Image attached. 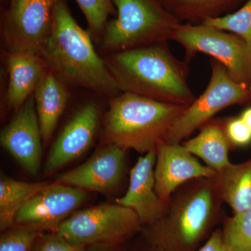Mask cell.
Masks as SVG:
<instances>
[{
    "mask_svg": "<svg viewBox=\"0 0 251 251\" xmlns=\"http://www.w3.org/2000/svg\"><path fill=\"white\" fill-rule=\"evenodd\" d=\"M103 59L121 93L181 105L196 99L188 85V63L176 58L168 43L113 52Z\"/></svg>",
    "mask_w": 251,
    "mask_h": 251,
    "instance_id": "1",
    "label": "cell"
},
{
    "mask_svg": "<svg viewBox=\"0 0 251 251\" xmlns=\"http://www.w3.org/2000/svg\"><path fill=\"white\" fill-rule=\"evenodd\" d=\"M40 54L49 70L67 85L112 97L120 93L90 33L77 24L64 0L56 2L50 33Z\"/></svg>",
    "mask_w": 251,
    "mask_h": 251,
    "instance_id": "2",
    "label": "cell"
},
{
    "mask_svg": "<svg viewBox=\"0 0 251 251\" xmlns=\"http://www.w3.org/2000/svg\"><path fill=\"white\" fill-rule=\"evenodd\" d=\"M188 106L130 93L112 97L104 122L103 145L111 144L142 154L156 150Z\"/></svg>",
    "mask_w": 251,
    "mask_h": 251,
    "instance_id": "3",
    "label": "cell"
},
{
    "mask_svg": "<svg viewBox=\"0 0 251 251\" xmlns=\"http://www.w3.org/2000/svg\"><path fill=\"white\" fill-rule=\"evenodd\" d=\"M221 202L213 178L195 179L171 198L163 215L147 226L145 234L162 251H192L210 228Z\"/></svg>",
    "mask_w": 251,
    "mask_h": 251,
    "instance_id": "4",
    "label": "cell"
},
{
    "mask_svg": "<svg viewBox=\"0 0 251 251\" xmlns=\"http://www.w3.org/2000/svg\"><path fill=\"white\" fill-rule=\"evenodd\" d=\"M117 16L101 38L107 53L168 43L181 23L157 0H113Z\"/></svg>",
    "mask_w": 251,
    "mask_h": 251,
    "instance_id": "5",
    "label": "cell"
},
{
    "mask_svg": "<svg viewBox=\"0 0 251 251\" xmlns=\"http://www.w3.org/2000/svg\"><path fill=\"white\" fill-rule=\"evenodd\" d=\"M138 215L121 204L92 206L74 213L59 226L57 233L84 247H115L141 228Z\"/></svg>",
    "mask_w": 251,
    "mask_h": 251,
    "instance_id": "6",
    "label": "cell"
},
{
    "mask_svg": "<svg viewBox=\"0 0 251 251\" xmlns=\"http://www.w3.org/2000/svg\"><path fill=\"white\" fill-rule=\"evenodd\" d=\"M172 40L183 46L186 62L198 52L208 54L221 63L236 82L251 89V54L237 34L204 24H181Z\"/></svg>",
    "mask_w": 251,
    "mask_h": 251,
    "instance_id": "7",
    "label": "cell"
},
{
    "mask_svg": "<svg viewBox=\"0 0 251 251\" xmlns=\"http://www.w3.org/2000/svg\"><path fill=\"white\" fill-rule=\"evenodd\" d=\"M209 84L201 97L185 109L167 137L166 143L179 144L201 128L224 109L251 101V89L237 83L227 69L214 59L210 60Z\"/></svg>",
    "mask_w": 251,
    "mask_h": 251,
    "instance_id": "8",
    "label": "cell"
},
{
    "mask_svg": "<svg viewBox=\"0 0 251 251\" xmlns=\"http://www.w3.org/2000/svg\"><path fill=\"white\" fill-rule=\"evenodd\" d=\"M57 0H11L3 38L9 51L40 53L52 28Z\"/></svg>",
    "mask_w": 251,
    "mask_h": 251,
    "instance_id": "9",
    "label": "cell"
},
{
    "mask_svg": "<svg viewBox=\"0 0 251 251\" xmlns=\"http://www.w3.org/2000/svg\"><path fill=\"white\" fill-rule=\"evenodd\" d=\"M87 197L85 190L55 181L19 209L14 226H26L42 232H57L61 224Z\"/></svg>",
    "mask_w": 251,
    "mask_h": 251,
    "instance_id": "10",
    "label": "cell"
},
{
    "mask_svg": "<svg viewBox=\"0 0 251 251\" xmlns=\"http://www.w3.org/2000/svg\"><path fill=\"white\" fill-rule=\"evenodd\" d=\"M0 142L25 171L31 176L37 175L43 139L33 94L1 130Z\"/></svg>",
    "mask_w": 251,
    "mask_h": 251,
    "instance_id": "11",
    "label": "cell"
},
{
    "mask_svg": "<svg viewBox=\"0 0 251 251\" xmlns=\"http://www.w3.org/2000/svg\"><path fill=\"white\" fill-rule=\"evenodd\" d=\"M216 172L203 166L182 143L162 141L156 148L155 186L162 201L169 202L172 195L181 185L201 178H213Z\"/></svg>",
    "mask_w": 251,
    "mask_h": 251,
    "instance_id": "12",
    "label": "cell"
},
{
    "mask_svg": "<svg viewBox=\"0 0 251 251\" xmlns=\"http://www.w3.org/2000/svg\"><path fill=\"white\" fill-rule=\"evenodd\" d=\"M126 150L105 144L85 163L62 173L56 182L97 192L115 190L123 179Z\"/></svg>",
    "mask_w": 251,
    "mask_h": 251,
    "instance_id": "13",
    "label": "cell"
},
{
    "mask_svg": "<svg viewBox=\"0 0 251 251\" xmlns=\"http://www.w3.org/2000/svg\"><path fill=\"white\" fill-rule=\"evenodd\" d=\"M99 120L100 111L92 102L77 110L50 151L44 167L46 175L53 174L86 152L93 142Z\"/></svg>",
    "mask_w": 251,
    "mask_h": 251,
    "instance_id": "14",
    "label": "cell"
},
{
    "mask_svg": "<svg viewBox=\"0 0 251 251\" xmlns=\"http://www.w3.org/2000/svg\"><path fill=\"white\" fill-rule=\"evenodd\" d=\"M156 161V150L140 156L130 171L126 193L117 200V204L134 211L142 225L146 226L161 219L168 204L162 201L156 193L154 179Z\"/></svg>",
    "mask_w": 251,
    "mask_h": 251,
    "instance_id": "15",
    "label": "cell"
},
{
    "mask_svg": "<svg viewBox=\"0 0 251 251\" xmlns=\"http://www.w3.org/2000/svg\"><path fill=\"white\" fill-rule=\"evenodd\" d=\"M6 67L9 74L6 103L9 108L18 110L34 94L49 68L40 53L30 51H9Z\"/></svg>",
    "mask_w": 251,
    "mask_h": 251,
    "instance_id": "16",
    "label": "cell"
},
{
    "mask_svg": "<svg viewBox=\"0 0 251 251\" xmlns=\"http://www.w3.org/2000/svg\"><path fill=\"white\" fill-rule=\"evenodd\" d=\"M69 94L67 84L49 69L36 87L33 95L43 143H49L52 138L67 107Z\"/></svg>",
    "mask_w": 251,
    "mask_h": 251,
    "instance_id": "17",
    "label": "cell"
},
{
    "mask_svg": "<svg viewBox=\"0 0 251 251\" xmlns=\"http://www.w3.org/2000/svg\"><path fill=\"white\" fill-rule=\"evenodd\" d=\"M182 144L193 156L199 157L216 173L232 163L229 159L230 143L225 131L224 122L210 120L201 127L196 136Z\"/></svg>",
    "mask_w": 251,
    "mask_h": 251,
    "instance_id": "18",
    "label": "cell"
},
{
    "mask_svg": "<svg viewBox=\"0 0 251 251\" xmlns=\"http://www.w3.org/2000/svg\"><path fill=\"white\" fill-rule=\"evenodd\" d=\"M218 194L234 214L251 209V158L239 164L231 163L213 177Z\"/></svg>",
    "mask_w": 251,
    "mask_h": 251,
    "instance_id": "19",
    "label": "cell"
},
{
    "mask_svg": "<svg viewBox=\"0 0 251 251\" xmlns=\"http://www.w3.org/2000/svg\"><path fill=\"white\" fill-rule=\"evenodd\" d=\"M47 182H25L1 176L0 179V229L14 226L19 209L31 198L47 187Z\"/></svg>",
    "mask_w": 251,
    "mask_h": 251,
    "instance_id": "20",
    "label": "cell"
},
{
    "mask_svg": "<svg viewBox=\"0 0 251 251\" xmlns=\"http://www.w3.org/2000/svg\"><path fill=\"white\" fill-rule=\"evenodd\" d=\"M234 0H168L175 16L188 21L201 20V24L209 18L219 17V13Z\"/></svg>",
    "mask_w": 251,
    "mask_h": 251,
    "instance_id": "21",
    "label": "cell"
},
{
    "mask_svg": "<svg viewBox=\"0 0 251 251\" xmlns=\"http://www.w3.org/2000/svg\"><path fill=\"white\" fill-rule=\"evenodd\" d=\"M202 24L237 34L245 41L251 54V0L236 12L207 18Z\"/></svg>",
    "mask_w": 251,
    "mask_h": 251,
    "instance_id": "22",
    "label": "cell"
},
{
    "mask_svg": "<svg viewBox=\"0 0 251 251\" xmlns=\"http://www.w3.org/2000/svg\"><path fill=\"white\" fill-rule=\"evenodd\" d=\"M227 251H251V209L234 214L223 230Z\"/></svg>",
    "mask_w": 251,
    "mask_h": 251,
    "instance_id": "23",
    "label": "cell"
},
{
    "mask_svg": "<svg viewBox=\"0 0 251 251\" xmlns=\"http://www.w3.org/2000/svg\"><path fill=\"white\" fill-rule=\"evenodd\" d=\"M85 15L91 33L101 39L111 12L113 0H75Z\"/></svg>",
    "mask_w": 251,
    "mask_h": 251,
    "instance_id": "24",
    "label": "cell"
},
{
    "mask_svg": "<svg viewBox=\"0 0 251 251\" xmlns=\"http://www.w3.org/2000/svg\"><path fill=\"white\" fill-rule=\"evenodd\" d=\"M42 233L31 227L14 226L1 234L0 251H29Z\"/></svg>",
    "mask_w": 251,
    "mask_h": 251,
    "instance_id": "25",
    "label": "cell"
},
{
    "mask_svg": "<svg viewBox=\"0 0 251 251\" xmlns=\"http://www.w3.org/2000/svg\"><path fill=\"white\" fill-rule=\"evenodd\" d=\"M29 251H87L84 246L69 242L57 232L42 233Z\"/></svg>",
    "mask_w": 251,
    "mask_h": 251,
    "instance_id": "26",
    "label": "cell"
},
{
    "mask_svg": "<svg viewBox=\"0 0 251 251\" xmlns=\"http://www.w3.org/2000/svg\"><path fill=\"white\" fill-rule=\"evenodd\" d=\"M225 131L230 145L245 146L251 142V130L240 117L224 122Z\"/></svg>",
    "mask_w": 251,
    "mask_h": 251,
    "instance_id": "27",
    "label": "cell"
},
{
    "mask_svg": "<svg viewBox=\"0 0 251 251\" xmlns=\"http://www.w3.org/2000/svg\"><path fill=\"white\" fill-rule=\"evenodd\" d=\"M198 251H227L225 247L223 231L218 229L213 232L205 244Z\"/></svg>",
    "mask_w": 251,
    "mask_h": 251,
    "instance_id": "28",
    "label": "cell"
},
{
    "mask_svg": "<svg viewBox=\"0 0 251 251\" xmlns=\"http://www.w3.org/2000/svg\"><path fill=\"white\" fill-rule=\"evenodd\" d=\"M240 117L251 130V108L246 109Z\"/></svg>",
    "mask_w": 251,
    "mask_h": 251,
    "instance_id": "29",
    "label": "cell"
},
{
    "mask_svg": "<svg viewBox=\"0 0 251 251\" xmlns=\"http://www.w3.org/2000/svg\"><path fill=\"white\" fill-rule=\"evenodd\" d=\"M89 251H115L114 249L115 247H107V246H94L91 247Z\"/></svg>",
    "mask_w": 251,
    "mask_h": 251,
    "instance_id": "30",
    "label": "cell"
},
{
    "mask_svg": "<svg viewBox=\"0 0 251 251\" xmlns=\"http://www.w3.org/2000/svg\"><path fill=\"white\" fill-rule=\"evenodd\" d=\"M145 251H162L161 249H158V248L154 247V246L151 245V248H150V249H148V250H146Z\"/></svg>",
    "mask_w": 251,
    "mask_h": 251,
    "instance_id": "31",
    "label": "cell"
}]
</instances>
